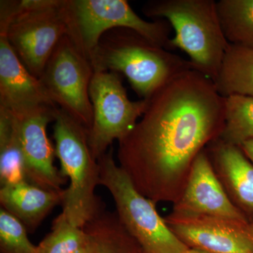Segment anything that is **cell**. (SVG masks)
Listing matches in <instances>:
<instances>
[{"mask_svg": "<svg viewBox=\"0 0 253 253\" xmlns=\"http://www.w3.org/2000/svg\"><path fill=\"white\" fill-rule=\"evenodd\" d=\"M163 218L189 249L206 253H253L246 230L250 221L172 212Z\"/></svg>", "mask_w": 253, "mask_h": 253, "instance_id": "obj_10", "label": "cell"}, {"mask_svg": "<svg viewBox=\"0 0 253 253\" xmlns=\"http://www.w3.org/2000/svg\"><path fill=\"white\" fill-rule=\"evenodd\" d=\"M91 63L94 71L122 73L141 99L149 98L179 73L194 68L189 60L126 28L105 33Z\"/></svg>", "mask_w": 253, "mask_h": 253, "instance_id": "obj_2", "label": "cell"}, {"mask_svg": "<svg viewBox=\"0 0 253 253\" xmlns=\"http://www.w3.org/2000/svg\"><path fill=\"white\" fill-rule=\"evenodd\" d=\"M63 12L67 36L90 63L101 38L116 28L132 30L169 49V22L143 19L126 0H63Z\"/></svg>", "mask_w": 253, "mask_h": 253, "instance_id": "obj_7", "label": "cell"}, {"mask_svg": "<svg viewBox=\"0 0 253 253\" xmlns=\"http://www.w3.org/2000/svg\"><path fill=\"white\" fill-rule=\"evenodd\" d=\"M94 72L91 63L65 36L39 78L53 103L88 131L93 121L89 86Z\"/></svg>", "mask_w": 253, "mask_h": 253, "instance_id": "obj_9", "label": "cell"}, {"mask_svg": "<svg viewBox=\"0 0 253 253\" xmlns=\"http://www.w3.org/2000/svg\"><path fill=\"white\" fill-rule=\"evenodd\" d=\"M99 185L111 193L116 214L144 253H188L183 244L158 214L156 204L145 197L116 163L112 147L98 160Z\"/></svg>", "mask_w": 253, "mask_h": 253, "instance_id": "obj_6", "label": "cell"}, {"mask_svg": "<svg viewBox=\"0 0 253 253\" xmlns=\"http://www.w3.org/2000/svg\"><path fill=\"white\" fill-rule=\"evenodd\" d=\"M246 156L253 163V140L246 141L240 146Z\"/></svg>", "mask_w": 253, "mask_h": 253, "instance_id": "obj_23", "label": "cell"}, {"mask_svg": "<svg viewBox=\"0 0 253 253\" xmlns=\"http://www.w3.org/2000/svg\"><path fill=\"white\" fill-rule=\"evenodd\" d=\"M146 99L141 119L118 141L119 166L145 197L174 204L196 158L220 136L226 97L211 78L191 68Z\"/></svg>", "mask_w": 253, "mask_h": 253, "instance_id": "obj_1", "label": "cell"}, {"mask_svg": "<svg viewBox=\"0 0 253 253\" xmlns=\"http://www.w3.org/2000/svg\"><path fill=\"white\" fill-rule=\"evenodd\" d=\"M44 106L57 107L0 33V107L19 116Z\"/></svg>", "mask_w": 253, "mask_h": 253, "instance_id": "obj_13", "label": "cell"}, {"mask_svg": "<svg viewBox=\"0 0 253 253\" xmlns=\"http://www.w3.org/2000/svg\"><path fill=\"white\" fill-rule=\"evenodd\" d=\"M146 16L164 19L174 29L169 49L179 48L195 69L214 81L230 42L226 39L214 0H151Z\"/></svg>", "mask_w": 253, "mask_h": 253, "instance_id": "obj_3", "label": "cell"}, {"mask_svg": "<svg viewBox=\"0 0 253 253\" xmlns=\"http://www.w3.org/2000/svg\"><path fill=\"white\" fill-rule=\"evenodd\" d=\"M217 5L227 41L253 48V0H220Z\"/></svg>", "mask_w": 253, "mask_h": 253, "instance_id": "obj_19", "label": "cell"}, {"mask_svg": "<svg viewBox=\"0 0 253 253\" xmlns=\"http://www.w3.org/2000/svg\"><path fill=\"white\" fill-rule=\"evenodd\" d=\"M84 229L92 242L94 253H144L116 212L104 210Z\"/></svg>", "mask_w": 253, "mask_h": 253, "instance_id": "obj_17", "label": "cell"}, {"mask_svg": "<svg viewBox=\"0 0 253 253\" xmlns=\"http://www.w3.org/2000/svg\"><path fill=\"white\" fill-rule=\"evenodd\" d=\"M84 228L73 225L61 213L53 221L51 232L38 245V253H73L87 241Z\"/></svg>", "mask_w": 253, "mask_h": 253, "instance_id": "obj_21", "label": "cell"}, {"mask_svg": "<svg viewBox=\"0 0 253 253\" xmlns=\"http://www.w3.org/2000/svg\"><path fill=\"white\" fill-rule=\"evenodd\" d=\"M93 121L88 141L96 160L107 152L113 141L122 140L144 114L147 99L128 97L119 74L94 71L89 86Z\"/></svg>", "mask_w": 253, "mask_h": 253, "instance_id": "obj_8", "label": "cell"}, {"mask_svg": "<svg viewBox=\"0 0 253 253\" xmlns=\"http://www.w3.org/2000/svg\"><path fill=\"white\" fill-rule=\"evenodd\" d=\"M63 0H1L0 33L25 67L40 78L67 26Z\"/></svg>", "mask_w": 253, "mask_h": 253, "instance_id": "obj_5", "label": "cell"}, {"mask_svg": "<svg viewBox=\"0 0 253 253\" xmlns=\"http://www.w3.org/2000/svg\"><path fill=\"white\" fill-rule=\"evenodd\" d=\"M53 122L60 172L70 180L63 191L61 213L73 225L84 228L104 210L95 194L99 185V163L89 147L87 129L59 108L55 110Z\"/></svg>", "mask_w": 253, "mask_h": 253, "instance_id": "obj_4", "label": "cell"}, {"mask_svg": "<svg viewBox=\"0 0 253 253\" xmlns=\"http://www.w3.org/2000/svg\"><path fill=\"white\" fill-rule=\"evenodd\" d=\"M63 191L42 189L28 180L1 186V208L18 218L28 231L36 230L55 206L62 204Z\"/></svg>", "mask_w": 253, "mask_h": 253, "instance_id": "obj_15", "label": "cell"}, {"mask_svg": "<svg viewBox=\"0 0 253 253\" xmlns=\"http://www.w3.org/2000/svg\"><path fill=\"white\" fill-rule=\"evenodd\" d=\"M219 139L238 146L253 140V96L226 97L224 126Z\"/></svg>", "mask_w": 253, "mask_h": 253, "instance_id": "obj_20", "label": "cell"}, {"mask_svg": "<svg viewBox=\"0 0 253 253\" xmlns=\"http://www.w3.org/2000/svg\"><path fill=\"white\" fill-rule=\"evenodd\" d=\"M188 253H206L204 252H201V251H196V250H191L190 249L189 252Z\"/></svg>", "mask_w": 253, "mask_h": 253, "instance_id": "obj_26", "label": "cell"}, {"mask_svg": "<svg viewBox=\"0 0 253 253\" xmlns=\"http://www.w3.org/2000/svg\"><path fill=\"white\" fill-rule=\"evenodd\" d=\"M57 107L44 106L16 116L18 136L24 158L25 174L32 184L51 191H61L67 179L55 167V149L46 135Z\"/></svg>", "mask_w": 253, "mask_h": 253, "instance_id": "obj_11", "label": "cell"}, {"mask_svg": "<svg viewBox=\"0 0 253 253\" xmlns=\"http://www.w3.org/2000/svg\"><path fill=\"white\" fill-rule=\"evenodd\" d=\"M28 229L18 218L0 209V251L1 253H38V246L28 239Z\"/></svg>", "mask_w": 253, "mask_h": 253, "instance_id": "obj_22", "label": "cell"}, {"mask_svg": "<svg viewBox=\"0 0 253 253\" xmlns=\"http://www.w3.org/2000/svg\"><path fill=\"white\" fill-rule=\"evenodd\" d=\"M246 230L248 238H249L250 243H251L253 250V223H248L247 225H246Z\"/></svg>", "mask_w": 253, "mask_h": 253, "instance_id": "obj_25", "label": "cell"}, {"mask_svg": "<svg viewBox=\"0 0 253 253\" xmlns=\"http://www.w3.org/2000/svg\"><path fill=\"white\" fill-rule=\"evenodd\" d=\"M213 82L224 97L253 96V48L230 43Z\"/></svg>", "mask_w": 253, "mask_h": 253, "instance_id": "obj_16", "label": "cell"}, {"mask_svg": "<svg viewBox=\"0 0 253 253\" xmlns=\"http://www.w3.org/2000/svg\"><path fill=\"white\" fill-rule=\"evenodd\" d=\"M73 253H94V246H93L92 242H91L89 235H88L87 241H86L85 244Z\"/></svg>", "mask_w": 253, "mask_h": 253, "instance_id": "obj_24", "label": "cell"}, {"mask_svg": "<svg viewBox=\"0 0 253 253\" xmlns=\"http://www.w3.org/2000/svg\"><path fill=\"white\" fill-rule=\"evenodd\" d=\"M172 212L249 221L231 202L218 179L206 150L195 160L185 189Z\"/></svg>", "mask_w": 253, "mask_h": 253, "instance_id": "obj_12", "label": "cell"}, {"mask_svg": "<svg viewBox=\"0 0 253 253\" xmlns=\"http://www.w3.org/2000/svg\"><path fill=\"white\" fill-rule=\"evenodd\" d=\"M206 150L231 202L253 223V163L240 146L226 144L219 138Z\"/></svg>", "mask_w": 253, "mask_h": 253, "instance_id": "obj_14", "label": "cell"}, {"mask_svg": "<svg viewBox=\"0 0 253 253\" xmlns=\"http://www.w3.org/2000/svg\"><path fill=\"white\" fill-rule=\"evenodd\" d=\"M23 180L27 179L16 118L0 107V184L3 186Z\"/></svg>", "mask_w": 253, "mask_h": 253, "instance_id": "obj_18", "label": "cell"}]
</instances>
